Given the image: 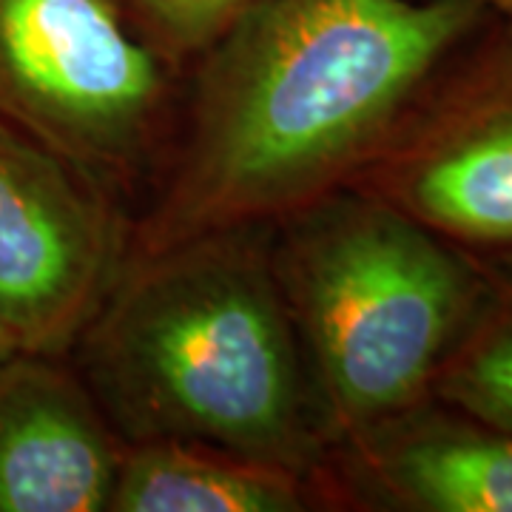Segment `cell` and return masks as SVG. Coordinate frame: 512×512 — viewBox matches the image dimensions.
I'll return each mask as SVG.
<instances>
[{
	"label": "cell",
	"instance_id": "cell-6",
	"mask_svg": "<svg viewBox=\"0 0 512 512\" xmlns=\"http://www.w3.org/2000/svg\"><path fill=\"white\" fill-rule=\"evenodd\" d=\"M109 185L0 120V325L12 345L69 356L131 254Z\"/></svg>",
	"mask_w": 512,
	"mask_h": 512
},
{
	"label": "cell",
	"instance_id": "cell-9",
	"mask_svg": "<svg viewBox=\"0 0 512 512\" xmlns=\"http://www.w3.org/2000/svg\"><path fill=\"white\" fill-rule=\"evenodd\" d=\"M322 478L194 441L123 444L106 512H305L330 507Z\"/></svg>",
	"mask_w": 512,
	"mask_h": 512
},
{
	"label": "cell",
	"instance_id": "cell-8",
	"mask_svg": "<svg viewBox=\"0 0 512 512\" xmlns=\"http://www.w3.org/2000/svg\"><path fill=\"white\" fill-rule=\"evenodd\" d=\"M123 439L57 356L0 362V512H106Z\"/></svg>",
	"mask_w": 512,
	"mask_h": 512
},
{
	"label": "cell",
	"instance_id": "cell-1",
	"mask_svg": "<svg viewBox=\"0 0 512 512\" xmlns=\"http://www.w3.org/2000/svg\"><path fill=\"white\" fill-rule=\"evenodd\" d=\"M490 18L478 0H254L197 57L183 143L131 254L350 185Z\"/></svg>",
	"mask_w": 512,
	"mask_h": 512
},
{
	"label": "cell",
	"instance_id": "cell-2",
	"mask_svg": "<svg viewBox=\"0 0 512 512\" xmlns=\"http://www.w3.org/2000/svg\"><path fill=\"white\" fill-rule=\"evenodd\" d=\"M274 222L128 254L74 342L123 444L194 441L322 478L330 439L271 259Z\"/></svg>",
	"mask_w": 512,
	"mask_h": 512
},
{
	"label": "cell",
	"instance_id": "cell-7",
	"mask_svg": "<svg viewBox=\"0 0 512 512\" xmlns=\"http://www.w3.org/2000/svg\"><path fill=\"white\" fill-rule=\"evenodd\" d=\"M322 481L373 510L512 512V433L424 396L339 441Z\"/></svg>",
	"mask_w": 512,
	"mask_h": 512
},
{
	"label": "cell",
	"instance_id": "cell-4",
	"mask_svg": "<svg viewBox=\"0 0 512 512\" xmlns=\"http://www.w3.org/2000/svg\"><path fill=\"white\" fill-rule=\"evenodd\" d=\"M168 74L114 0H0V120L109 188L157 143Z\"/></svg>",
	"mask_w": 512,
	"mask_h": 512
},
{
	"label": "cell",
	"instance_id": "cell-11",
	"mask_svg": "<svg viewBox=\"0 0 512 512\" xmlns=\"http://www.w3.org/2000/svg\"><path fill=\"white\" fill-rule=\"evenodd\" d=\"M134 35L171 69L197 60L202 49L254 0H114Z\"/></svg>",
	"mask_w": 512,
	"mask_h": 512
},
{
	"label": "cell",
	"instance_id": "cell-13",
	"mask_svg": "<svg viewBox=\"0 0 512 512\" xmlns=\"http://www.w3.org/2000/svg\"><path fill=\"white\" fill-rule=\"evenodd\" d=\"M15 345H12V339H9V333L3 330V325H0V362L6 359V356H12L15 353Z\"/></svg>",
	"mask_w": 512,
	"mask_h": 512
},
{
	"label": "cell",
	"instance_id": "cell-3",
	"mask_svg": "<svg viewBox=\"0 0 512 512\" xmlns=\"http://www.w3.org/2000/svg\"><path fill=\"white\" fill-rule=\"evenodd\" d=\"M271 259L330 450L430 396L487 262L353 185L274 222Z\"/></svg>",
	"mask_w": 512,
	"mask_h": 512
},
{
	"label": "cell",
	"instance_id": "cell-12",
	"mask_svg": "<svg viewBox=\"0 0 512 512\" xmlns=\"http://www.w3.org/2000/svg\"><path fill=\"white\" fill-rule=\"evenodd\" d=\"M478 3H484L495 18L512 20V0H478Z\"/></svg>",
	"mask_w": 512,
	"mask_h": 512
},
{
	"label": "cell",
	"instance_id": "cell-5",
	"mask_svg": "<svg viewBox=\"0 0 512 512\" xmlns=\"http://www.w3.org/2000/svg\"><path fill=\"white\" fill-rule=\"evenodd\" d=\"M350 185L478 259L512 256V20L441 66Z\"/></svg>",
	"mask_w": 512,
	"mask_h": 512
},
{
	"label": "cell",
	"instance_id": "cell-10",
	"mask_svg": "<svg viewBox=\"0 0 512 512\" xmlns=\"http://www.w3.org/2000/svg\"><path fill=\"white\" fill-rule=\"evenodd\" d=\"M484 262L487 293L441 362L430 396L512 433V256Z\"/></svg>",
	"mask_w": 512,
	"mask_h": 512
}]
</instances>
